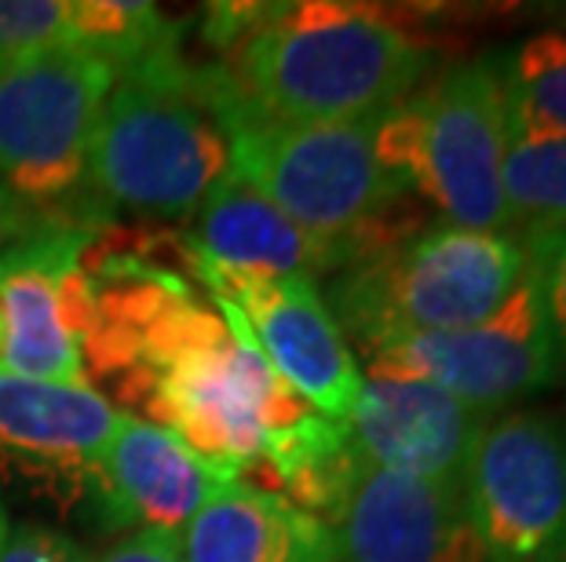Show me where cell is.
I'll use <instances>...</instances> for the list:
<instances>
[{
  "label": "cell",
  "instance_id": "cell-1",
  "mask_svg": "<svg viewBox=\"0 0 566 562\" xmlns=\"http://www.w3.org/2000/svg\"><path fill=\"white\" fill-rule=\"evenodd\" d=\"M209 38L231 52L238 95L289 125H340L388 114L431 77V47L358 4H220Z\"/></svg>",
  "mask_w": 566,
  "mask_h": 562
},
{
  "label": "cell",
  "instance_id": "cell-2",
  "mask_svg": "<svg viewBox=\"0 0 566 562\" xmlns=\"http://www.w3.org/2000/svg\"><path fill=\"white\" fill-rule=\"evenodd\" d=\"M209 106L231 142V172L293 223L380 245L406 234V226L388 223L409 190L380 161V114L340 125L274 121L252 110L223 70H209Z\"/></svg>",
  "mask_w": 566,
  "mask_h": 562
},
{
  "label": "cell",
  "instance_id": "cell-3",
  "mask_svg": "<svg viewBox=\"0 0 566 562\" xmlns=\"http://www.w3.org/2000/svg\"><path fill=\"white\" fill-rule=\"evenodd\" d=\"M526 274L515 234L436 223L406 231L366 259L333 274L322 296L344 337L363 354L486 321Z\"/></svg>",
  "mask_w": 566,
  "mask_h": 562
},
{
  "label": "cell",
  "instance_id": "cell-4",
  "mask_svg": "<svg viewBox=\"0 0 566 562\" xmlns=\"http://www.w3.org/2000/svg\"><path fill=\"white\" fill-rule=\"evenodd\" d=\"M209 70L176 44L122 70L88 147V187L147 216H190L231 169V142L209 106Z\"/></svg>",
  "mask_w": 566,
  "mask_h": 562
},
{
  "label": "cell",
  "instance_id": "cell-5",
  "mask_svg": "<svg viewBox=\"0 0 566 562\" xmlns=\"http://www.w3.org/2000/svg\"><path fill=\"white\" fill-rule=\"evenodd\" d=\"M377 150L406 190L428 198L450 226L509 234L501 187L509 99L501 55H475L431 74L380 114Z\"/></svg>",
  "mask_w": 566,
  "mask_h": 562
},
{
  "label": "cell",
  "instance_id": "cell-6",
  "mask_svg": "<svg viewBox=\"0 0 566 562\" xmlns=\"http://www.w3.org/2000/svg\"><path fill=\"white\" fill-rule=\"evenodd\" d=\"M117 70L92 47L0 59V190L48 209L88 183V147Z\"/></svg>",
  "mask_w": 566,
  "mask_h": 562
},
{
  "label": "cell",
  "instance_id": "cell-7",
  "mask_svg": "<svg viewBox=\"0 0 566 562\" xmlns=\"http://www.w3.org/2000/svg\"><path fill=\"white\" fill-rule=\"evenodd\" d=\"M216 304L231 340L190 351L154 377L143 413L168 424L212 468L238 478L252 460L268 457V442L304 421L311 405L271 369L238 307Z\"/></svg>",
  "mask_w": 566,
  "mask_h": 562
},
{
  "label": "cell",
  "instance_id": "cell-8",
  "mask_svg": "<svg viewBox=\"0 0 566 562\" xmlns=\"http://www.w3.org/2000/svg\"><path fill=\"white\" fill-rule=\"evenodd\" d=\"M486 562H566V421L490 416L464 468Z\"/></svg>",
  "mask_w": 566,
  "mask_h": 562
},
{
  "label": "cell",
  "instance_id": "cell-9",
  "mask_svg": "<svg viewBox=\"0 0 566 562\" xmlns=\"http://www.w3.org/2000/svg\"><path fill=\"white\" fill-rule=\"evenodd\" d=\"M526 245V242H523ZM369 377H402L436 384L457 402L497 416L504 405L545 391L563 373L541 289V267L526 248V274L486 321L436 332L366 358Z\"/></svg>",
  "mask_w": 566,
  "mask_h": 562
},
{
  "label": "cell",
  "instance_id": "cell-10",
  "mask_svg": "<svg viewBox=\"0 0 566 562\" xmlns=\"http://www.w3.org/2000/svg\"><path fill=\"white\" fill-rule=\"evenodd\" d=\"M340 562H486L464 483H428L358 460L329 516Z\"/></svg>",
  "mask_w": 566,
  "mask_h": 562
},
{
  "label": "cell",
  "instance_id": "cell-11",
  "mask_svg": "<svg viewBox=\"0 0 566 562\" xmlns=\"http://www.w3.org/2000/svg\"><path fill=\"white\" fill-rule=\"evenodd\" d=\"M216 300L238 307L263 358L311 410L344 424L366 373L315 282L304 278H201Z\"/></svg>",
  "mask_w": 566,
  "mask_h": 562
},
{
  "label": "cell",
  "instance_id": "cell-12",
  "mask_svg": "<svg viewBox=\"0 0 566 562\" xmlns=\"http://www.w3.org/2000/svg\"><path fill=\"white\" fill-rule=\"evenodd\" d=\"M187 248L198 278H333L384 248L373 237L307 231L227 169L190 212Z\"/></svg>",
  "mask_w": 566,
  "mask_h": 562
},
{
  "label": "cell",
  "instance_id": "cell-13",
  "mask_svg": "<svg viewBox=\"0 0 566 562\" xmlns=\"http://www.w3.org/2000/svg\"><path fill=\"white\" fill-rule=\"evenodd\" d=\"M88 234L44 226L0 248V373L84 384L81 343L66 326L63 285L81 267Z\"/></svg>",
  "mask_w": 566,
  "mask_h": 562
},
{
  "label": "cell",
  "instance_id": "cell-14",
  "mask_svg": "<svg viewBox=\"0 0 566 562\" xmlns=\"http://www.w3.org/2000/svg\"><path fill=\"white\" fill-rule=\"evenodd\" d=\"M486 421V413L424 380L366 377L344 435L347 449L377 468L428 483H464L468 457Z\"/></svg>",
  "mask_w": 566,
  "mask_h": 562
},
{
  "label": "cell",
  "instance_id": "cell-15",
  "mask_svg": "<svg viewBox=\"0 0 566 562\" xmlns=\"http://www.w3.org/2000/svg\"><path fill=\"white\" fill-rule=\"evenodd\" d=\"M223 483H234V475L201 460L168 427L122 413L92 489L114 526L176 533Z\"/></svg>",
  "mask_w": 566,
  "mask_h": 562
},
{
  "label": "cell",
  "instance_id": "cell-16",
  "mask_svg": "<svg viewBox=\"0 0 566 562\" xmlns=\"http://www.w3.org/2000/svg\"><path fill=\"white\" fill-rule=\"evenodd\" d=\"M122 413L84 384L0 373V460L48 483L92 486Z\"/></svg>",
  "mask_w": 566,
  "mask_h": 562
},
{
  "label": "cell",
  "instance_id": "cell-17",
  "mask_svg": "<svg viewBox=\"0 0 566 562\" xmlns=\"http://www.w3.org/2000/svg\"><path fill=\"white\" fill-rule=\"evenodd\" d=\"M176 537L184 562H333V533L293 500L223 483Z\"/></svg>",
  "mask_w": 566,
  "mask_h": 562
},
{
  "label": "cell",
  "instance_id": "cell-18",
  "mask_svg": "<svg viewBox=\"0 0 566 562\" xmlns=\"http://www.w3.org/2000/svg\"><path fill=\"white\" fill-rule=\"evenodd\" d=\"M501 187L509 234H566V136L509 128Z\"/></svg>",
  "mask_w": 566,
  "mask_h": 562
},
{
  "label": "cell",
  "instance_id": "cell-19",
  "mask_svg": "<svg viewBox=\"0 0 566 562\" xmlns=\"http://www.w3.org/2000/svg\"><path fill=\"white\" fill-rule=\"evenodd\" d=\"M509 128L566 136V30L526 38L501 52Z\"/></svg>",
  "mask_w": 566,
  "mask_h": 562
},
{
  "label": "cell",
  "instance_id": "cell-20",
  "mask_svg": "<svg viewBox=\"0 0 566 562\" xmlns=\"http://www.w3.org/2000/svg\"><path fill=\"white\" fill-rule=\"evenodd\" d=\"M541 267V289H545V310L556 351L566 365V234H541L523 237Z\"/></svg>",
  "mask_w": 566,
  "mask_h": 562
},
{
  "label": "cell",
  "instance_id": "cell-21",
  "mask_svg": "<svg viewBox=\"0 0 566 562\" xmlns=\"http://www.w3.org/2000/svg\"><path fill=\"white\" fill-rule=\"evenodd\" d=\"M70 544H74L70 537L48 530V526L27 522L8 533L4 548H0V562H66Z\"/></svg>",
  "mask_w": 566,
  "mask_h": 562
},
{
  "label": "cell",
  "instance_id": "cell-22",
  "mask_svg": "<svg viewBox=\"0 0 566 562\" xmlns=\"http://www.w3.org/2000/svg\"><path fill=\"white\" fill-rule=\"evenodd\" d=\"M95 562H184V559H179L172 533L139 530L125 537V541H114L103 555H95Z\"/></svg>",
  "mask_w": 566,
  "mask_h": 562
},
{
  "label": "cell",
  "instance_id": "cell-23",
  "mask_svg": "<svg viewBox=\"0 0 566 562\" xmlns=\"http://www.w3.org/2000/svg\"><path fill=\"white\" fill-rule=\"evenodd\" d=\"M33 209L22 205L19 198H11L8 190H0V245L11 237H27L38 231V220H30Z\"/></svg>",
  "mask_w": 566,
  "mask_h": 562
},
{
  "label": "cell",
  "instance_id": "cell-24",
  "mask_svg": "<svg viewBox=\"0 0 566 562\" xmlns=\"http://www.w3.org/2000/svg\"><path fill=\"white\" fill-rule=\"evenodd\" d=\"M66 562H95L88 552H84L81 544H70V552H66Z\"/></svg>",
  "mask_w": 566,
  "mask_h": 562
},
{
  "label": "cell",
  "instance_id": "cell-25",
  "mask_svg": "<svg viewBox=\"0 0 566 562\" xmlns=\"http://www.w3.org/2000/svg\"><path fill=\"white\" fill-rule=\"evenodd\" d=\"M8 533H11V522H8V511H4V505H0V548H4Z\"/></svg>",
  "mask_w": 566,
  "mask_h": 562
},
{
  "label": "cell",
  "instance_id": "cell-26",
  "mask_svg": "<svg viewBox=\"0 0 566 562\" xmlns=\"http://www.w3.org/2000/svg\"><path fill=\"white\" fill-rule=\"evenodd\" d=\"M333 562H340V559H333Z\"/></svg>",
  "mask_w": 566,
  "mask_h": 562
}]
</instances>
